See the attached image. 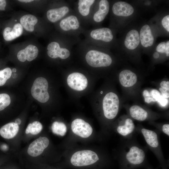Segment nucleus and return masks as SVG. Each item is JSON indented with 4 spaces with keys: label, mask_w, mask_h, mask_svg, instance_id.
Segmentation results:
<instances>
[{
    "label": "nucleus",
    "mask_w": 169,
    "mask_h": 169,
    "mask_svg": "<svg viewBox=\"0 0 169 169\" xmlns=\"http://www.w3.org/2000/svg\"><path fill=\"white\" fill-rule=\"evenodd\" d=\"M49 141L46 137H40L29 145L27 152L30 156L36 157L41 155L49 146Z\"/></svg>",
    "instance_id": "1a4fd4ad"
},
{
    "label": "nucleus",
    "mask_w": 169,
    "mask_h": 169,
    "mask_svg": "<svg viewBox=\"0 0 169 169\" xmlns=\"http://www.w3.org/2000/svg\"><path fill=\"white\" fill-rule=\"evenodd\" d=\"M94 0H79L78 2V9L80 14L87 16L89 13L91 6L94 3Z\"/></svg>",
    "instance_id": "a878e982"
},
{
    "label": "nucleus",
    "mask_w": 169,
    "mask_h": 169,
    "mask_svg": "<svg viewBox=\"0 0 169 169\" xmlns=\"http://www.w3.org/2000/svg\"><path fill=\"white\" fill-rule=\"evenodd\" d=\"M6 4V0H0V10H5Z\"/></svg>",
    "instance_id": "c9c22d12"
},
{
    "label": "nucleus",
    "mask_w": 169,
    "mask_h": 169,
    "mask_svg": "<svg viewBox=\"0 0 169 169\" xmlns=\"http://www.w3.org/2000/svg\"><path fill=\"white\" fill-rule=\"evenodd\" d=\"M85 58L88 64L95 68L108 67L113 63L112 58L109 54L96 50L88 51Z\"/></svg>",
    "instance_id": "7ed1b4c3"
},
{
    "label": "nucleus",
    "mask_w": 169,
    "mask_h": 169,
    "mask_svg": "<svg viewBox=\"0 0 169 169\" xmlns=\"http://www.w3.org/2000/svg\"><path fill=\"white\" fill-rule=\"evenodd\" d=\"M67 83L71 89L79 91L84 90L88 85L86 77L79 72H74L69 74L67 78Z\"/></svg>",
    "instance_id": "0eeeda50"
},
{
    "label": "nucleus",
    "mask_w": 169,
    "mask_h": 169,
    "mask_svg": "<svg viewBox=\"0 0 169 169\" xmlns=\"http://www.w3.org/2000/svg\"><path fill=\"white\" fill-rule=\"evenodd\" d=\"M38 53L37 47L33 45L29 44L24 49L18 52L17 57L19 61L25 62L26 60L31 61L36 58Z\"/></svg>",
    "instance_id": "4468645a"
},
{
    "label": "nucleus",
    "mask_w": 169,
    "mask_h": 169,
    "mask_svg": "<svg viewBox=\"0 0 169 169\" xmlns=\"http://www.w3.org/2000/svg\"><path fill=\"white\" fill-rule=\"evenodd\" d=\"M125 106L129 116L132 119L142 121L148 120L152 117L153 115L151 112L140 104L135 103Z\"/></svg>",
    "instance_id": "423d86ee"
},
{
    "label": "nucleus",
    "mask_w": 169,
    "mask_h": 169,
    "mask_svg": "<svg viewBox=\"0 0 169 169\" xmlns=\"http://www.w3.org/2000/svg\"><path fill=\"white\" fill-rule=\"evenodd\" d=\"M53 132L55 134L63 136L67 131V127L65 124L61 122L55 121L51 127Z\"/></svg>",
    "instance_id": "cd10ccee"
},
{
    "label": "nucleus",
    "mask_w": 169,
    "mask_h": 169,
    "mask_svg": "<svg viewBox=\"0 0 169 169\" xmlns=\"http://www.w3.org/2000/svg\"><path fill=\"white\" fill-rule=\"evenodd\" d=\"M135 128V124L132 119L129 116L125 115L120 118L116 130L120 135L126 136L131 134Z\"/></svg>",
    "instance_id": "9d476101"
},
{
    "label": "nucleus",
    "mask_w": 169,
    "mask_h": 169,
    "mask_svg": "<svg viewBox=\"0 0 169 169\" xmlns=\"http://www.w3.org/2000/svg\"><path fill=\"white\" fill-rule=\"evenodd\" d=\"M42 128V125L39 122L35 121L28 125L26 130L25 133L26 134L30 133L32 135H36L41 132Z\"/></svg>",
    "instance_id": "c85d7f7f"
},
{
    "label": "nucleus",
    "mask_w": 169,
    "mask_h": 169,
    "mask_svg": "<svg viewBox=\"0 0 169 169\" xmlns=\"http://www.w3.org/2000/svg\"><path fill=\"white\" fill-rule=\"evenodd\" d=\"M20 23L26 31L32 32L34 29V26L38 22L37 18L34 16L30 14H26L21 17Z\"/></svg>",
    "instance_id": "393cba45"
},
{
    "label": "nucleus",
    "mask_w": 169,
    "mask_h": 169,
    "mask_svg": "<svg viewBox=\"0 0 169 169\" xmlns=\"http://www.w3.org/2000/svg\"><path fill=\"white\" fill-rule=\"evenodd\" d=\"M153 57L155 59H158L160 57V54L157 52H155L153 54Z\"/></svg>",
    "instance_id": "4c0bfd02"
},
{
    "label": "nucleus",
    "mask_w": 169,
    "mask_h": 169,
    "mask_svg": "<svg viewBox=\"0 0 169 169\" xmlns=\"http://www.w3.org/2000/svg\"><path fill=\"white\" fill-rule=\"evenodd\" d=\"M112 10L115 15L122 17L131 16L134 12L133 7L130 4L124 1H118L114 3Z\"/></svg>",
    "instance_id": "ddd939ff"
},
{
    "label": "nucleus",
    "mask_w": 169,
    "mask_h": 169,
    "mask_svg": "<svg viewBox=\"0 0 169 169\" xmlns=\"http://www.w3.org/2000/svg\"><path fill=\"white\" fill-rule=\"evenodd\" d=\"M166 54L167 57L169 56V41H168L166 42Z\"/></svg>",
    "instance_id": "e433bc0d"
},
{
    "label": "nucleus",
    "mask_w": 169,
    "mask_h": 169,
    "mask_svg": "<svg viewBox=\"0 0 169 169\" xmlns=\"http://www.w3.org/2000/svg\"><path fill=\"white\" fill-rule=\"evenodd\" d=\"M143 73L129 68L120 69L116 74L117 81L121 89L125 101L132 100L136 102L141 98V86L144 81Z\"/></svg>",
    "instance_id": "f257e3e1"
},
{
    "label": "nucleus",
    "mask_w": 169,
    "mask_h": 169,
    "mask_svg": "<svg viewBox=\"0 0 169 169\" xmlns=\"http://www.w3.org/2000/svg\"><path fill=\"white\" fill-rule=\"evenodd\" d=\"M90 36L93 39L105 42H110L113 38L111 30L107 28L94 29L90 33Z\"/></svg>",
    "instance_id": "2eb2a0df"
},
{
    "label": "nucleus",
    "mask_w": 169,
    "mask_h": 169,
    "mask_svg": "<svg viewBox=\"0 0 169 169\" xmlns=\"http://www.w3.org/2000/svg\"><path fill=\"white\" fill-rule=\"evenodd\" d=\"M47 53L51 58H59L62 59L68 58L70 55L69 50L66 48H61L59 44L56 42L50 43L47 47Z\"/></svg>",
    "instance_id": "9b49d317"
},
{
    "label": "nucleus",
    "mask_w": 169,
    "mask_h": 169,
    "mask_svg": "<svg viewBox=\"0 0 169 169\" xmlns=\"http://www.w3.org/2000/svg\"><path fill=\"white\" fill-rule=\"evenodd\" d=\"M71 127L72 131L75 134L84 138L90 136L93 131L91 125L80 119L74 120L72 122Z\"/></svg>",
    "instance_id": "6e6552de"
},
{
    "label": "nucleus",
    "mask_w": 169,
    "mask_h": 169,
    "mask_svg": "<svg viewBox=\"0 0 169 169\" xmlns=\"http://www.w3.org/2000/svg\"><path fill=\"white\" fill-rule=\"evenodd\" d=\"M141 45L145 48L152 46L154 43V38L150 26L145 24L141 27L139 33Z\"/></svg>",
    "instance_id": "f3484780"
},
{
    "label": "nucleus",
    "mask_w": 169,
    "mask_h": 169,
    "mask_svg": "<svg viewBox=\"0 0 169 169\" xmlns=\"http://www.w3.org/2000/svg\"><path fill=\"white\" fill-rule=\"evenodd\" d=\"M1 149L3 150H6L8 148L6 144H3L1 146Z\"/></svg>",
    "instance_id": "58836bf2"
},
{
    "label": "nucleus",
    "mask_w": 169,
    "mask_h": 169,
    "mask_svg": "<svg viewBox=\"0 0 169 169\" xmlns=\"http://www.w3.org/2000/svg\"><path fill=\"white\" fill-rule=\"evenodd\" d=\"M10 103V98L8 94L5 93L0 94V111L8 107Z\"/></svg>",
    "instance_id": "7c9ffc66"
},
{
    "label": "nucleus",
    "mask_w": 169,
    "mask_h": 169,
    "mask_svg": "<svg viewBox=\"0 0 169 169\" xmlns=\"http://www.w3.org/2000/svg\"><path fill=\"white\" fill-rule=\"evenodd\" d=\"M12 71L9 68H6L0 71V86L4 85L7 80L10 78Z\"/></svg>",
    "instance_id": "c756f323"
},
{
    "label": "nucleus",
    "mask_w": 169,
    "mask_h": 169,
    "mask_svg": "<svg viewBox=\"0 0 169 169\" xmlns=\"http://www.w3.org/2000/svg\"><path fill=\"white\" fill-rule=\"evenodd\" d=\"M141 94L145 102L149 105L157 103L161 96L158 90L148 88L142 89Z\"/></svg>",
    "instance_id": "6ab92c4d"
},
{
    "label": "nucleus",
    "mask_w": 169,
    "mask_h": 169,
    "mask_svg": "<svg viewBox=\"0 0 169 169\" xmlns=\"http://www.w3.org/2000/svg\"><path fill=\"white\" fill-rule=\"evenodd\" d=\"M141 132L147 144L150 147L157 148L159 146V143L158 136L154 131L143 128Z\"/></svg>",
    "instance_id": "b1692460"
},
{
    "label": "nucleus",
    "mask_w": 169,
    "mask_h": 169,
    "mask_svg": "<svg viewBox=\"0 0 169 169\" xmlns=\"http://www.w3.org/2000/svg\"><path fill=\"white\" fill-rule=\"evenodd\" d=\"M69 11V8L66 6L50 9L47 12V17L50 22L55 23L64 17Z\"/></svg>",
    "instance_id": "aec40b11"
},
{
    "label": "nucleus",
    "mask_w": 169,
    "mask_h": 169,
    "mask_svg": "<svg viewBox=\"0 0 169 169\" xmlns=\"http://www.w3.org/2000/svg\"><path fill=\"white\" fill-rule=\"evenodd\" d=\"M48 83L44 78L39 77L35 79L31 89L32 96L39 102L45 103L49 99L48 91Z\"/></svg>",
    "instance_id": "20e7f679"
},
{
    "label": "nucleus",
    "mask_w": 169,
    "mask_h": 169,
    "mask_svg": "<svg viewBox=\"0 0 169 169\" xmlns=\"http://www.w3.org/2000/svg\"><path fill=\"white\" fill-rule=\"evenodd\" d=\"M99 5V9L94 14L93 17L94 20L97 23L101 22L104 20L110 9L109 3L107 0H100Z\"/></svg>",
    "instance_id": "5701e85b"
},
{
    "label": "nucleus",
    "mask_w": 169,
    "mask_h": 169,
    "mask_svg": "<svg viewBox=\"0 0 169 169\" xmlns=\"http://www.w3.org/2000/svg\"><path fill=\"white\" fill-rule=\"evenodd\" d=\"M23 28L20 23L14 25L13 28H5L3 31V37L6 41L13 40L20 36L23 32Z\"/></svg>",
    "instance_id": "a211bd4d"
},
{
    "label": "nucleus",
    "mask_w": 169,
    "mask_h": 169,
    "mask_svg": "<svg viewBox=\"0 0 169 169\" xmlns=\"http://www.w3.org/2000/svg\"><path fill=\"white\" fill-rule=\"evenodd\" d=\"M17 74H13L12 75V77L13 78H16L17 77Z\"/></svg>",
    "instance_id": "79ce46f5"
},
{
    "label": "nucleus",
    "mask_w": 169,
    "mask_h": 169,
    "mask_svg": "<svg viewBox=\"0 0 169 169\" xmlns=\"http://www.w3.org/2000/svg\"><path fill=\"white\" fill-rule=\"evenodd\" d=\"M59 25L63 30L68 31L77 30L79 27L80 23L77 17L72 15L62 19Z\"/></svg>",
    "instance_id": "412c9836"
},
{
    "label": "nucleus",
    "mask_w": 169,
    "mask_h": 169,
    "mask_svg": "<svg viewBox=\"0 0 169 169\" xmlns=\"http://www.w3.org/2000/svg\"><path fill=\"white\" fill-rule=\"evenodd\" d=\"M125 155L127 160L134 165L141 164L144 161L145 157V153L144 150L135 146L131 147Z\"/></svg>",
    "instance_id": "f8f14e48"
},
{
    "label": "nucleus",
    "mask_w": 169,
    "mask_h": 169,
    "mask_svg": "<svg viewBox=\"0 0 169 169\" xmlns=\"http://www.w3.org/2000/svg\"><path fill=\"white\" fill-rule=\"evenodd\" d=\"M18 1L23 3H29L33 1V0H19Z\"/></svg>",
    "instance_id": "ea45409f"
},
{
    "label": "nucleus",
    "mask_w": 169,
    "mask_h": 169,
    "mask_svg": "<svg viewBox=\"0 0 169 169\" xmlns=\"http://www.w3.org/2000/svg\"><path fill=\"white\" fill-rule=\"evenodd\" d=\"M157 104L161 107H167L169 105V99L164 97L161 95Z\"/></svg>",
    "instance_id": "2f4dec72"
},
{
    "label": "nucleus",
    "mask_w": 169,
    "mask_h": 169,
    "mask_svg": "<svg viewBox=\"0 0 169 169\" xmlns=\"http://www.w3.org/2000/svg\"><path fill=\"white\" fill-rule=\"evenodd\" d=\"M99 160L96 153L91 150H84L74 153L72 156L70 161L74 166H81L92 164Z\"/></svg>",
    "instance_id": "39448f33"
},
{
    "label": "nucleus",
    "mask_w": 169,
    "mask_h": 169,
    "mask_svg": "<svg viewBox=\"0 0 169 169\" xmlns=\"http://www.w3.org/2000/svg\"><path fill=\"white\" fill-rule=\"evenodd\" d=\"M166 42H162L157 46L156 50L158 53L166 54Z\"/></svg>",
    "instance_id": "72a5a7b5"
},
{
    "label": "nucleus",
    "mask_w": 169,
    "mask_h": 169,
    "mask_svg": "<svg viewBox=\"0 0 169 169\" xmlns=\"http://www.w3.org/2000/svg\"><path fill=\"white\" fill-rule=\"evenodd\" d=\"M140 42L139 33L136 29L130 30L127 34L124 40V45L128 49L133 50L138 46Z\"/></svg>",
    "instance_id": "dca6fc26"
},
{
    "label": "nucleus",
    "mask_w": 169,
    "mask_h": 169,
    "mask_svg": "<svg viewBox=\"0 0 169 169\" xmlns=\"http://www.w3.org/2000/svg\"><path fill=\"white\" fill-rule=\"evenodd\" d=\"M158 91L164 97L169 98V81L167 79H163L156 84Z\"/></svg>",
    "instance_id": "bb28decb"
},
{
    "label": "nucleus",
    "mask_w": 169,
    "mask_h": 169,
    "mask_svg": "<svg viewBox=\"0 0 169 169\" xmlns=\"http://www.w3.org/2000/svg\"><path fill=\"white\" fill-rule=\"evenodd\" d=\"M16 124L18 125H20L21 123V121L19 119H17L15 120V122Z\"/></svg>",
    "instance_id": "a19ab883"
},
{
    "label": "nucleus",
    "mask_w": 169,
    "mask_h": 169,
    "mask_svg": "<svg viewBox=\"0 0 169 169\" xmlns=\"http://www.w3.org/2000/svg\"><path fill=\"white\" fill-rule=\"evenodd\" d=\"M102 99V107L104 116L108 120L114 119L125 102L122 95L115 91H110L105 94Z\"/></svg>",
    "instance_id": "f03ea898"
},
{
    "label": "nucleus",
    "mask_w": 169,
    "mask_h": 169,
    "mask_svg": "<svg viewBox=\"0 0 169 169\" xmlns=\"http://www.w3.org/2000/svg\"><path fill=\"white\" fill-rule=\"evenodd\" d=\"M161 24L163 27L168 32H169V15L164 17L161 20Z\"/></svg>",
    "instance_id": "473e14b6"
},
{
    "label": "nucleus",
    "mask_w": 169,
    "mask_h": 169,
    "mask_svg": "<svg viewBox=\"0 0 169 169\" xmlns=\"http://www.w3.org/2000/svg\"><path fill=\"white\" fill-rule=\"evenodd\" d=\"M162 130L164 133L168 136H169V124H164L162 126Z\"/></svg>",
    "instance_id": "f704fd0d"
},
{
    "label": "nucleus",
    "mask_w": 169,
    "mask_h": 169,
    "mask_svg": "<svg viewBox=\"0 0 169 169\" xmlns=\"http://www.w3.org/2000/svg\"><path fill=\"white\" fill-rule=\"evenodd\" d=\"M16 71V69L15 68H14L12 69V72H15Z\"/></svg>",
    "instance_id": "37998d69"
},
{
    "label": "nucleus",
    "mask_w": 169,
    "mask_h": 169,
    "mask_svg": "<svg viewBox=\"0 0 169 169\" xmlns=\"http://www.w3.org/2000/svg\"><path fill=\"white\" fill-rule=\"evenodd\" d=\"M19 129L18 125L15 122L7 123L0 129V135L5 139L13 138L18 133Z\"/></svg>",
    "instance_id": "4be33fe9"
}]
</instances>
